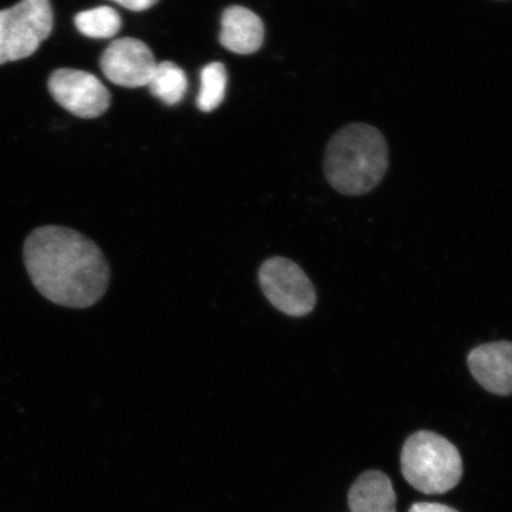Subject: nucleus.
I'll return each mask as SVG.
<instances>
[{
  "label": "nucleus",
  "instance_id": "obj_1",
  "mask_svg": "<svg viewBox=\"0 0 512 512\" xmlns=\"http://www.w3.org/2000/svg\"><path fill=\"white\" fill-rule=\"evenodd\" d=\"M23 259L31 283L51 303L88 309L105 296L111 268L94 241L76 230L43 226L24 242Z\"/></svg>",
  "mask_w": 512,
  "mask_h": 512
},
{
  "label": "nucleus",
  "instance_id": "obj_2",
  "mask_svg": "<svg viewBox=\"0 0 512 512\" xmlns=\"http://www.w3.org/2000/svg\"><path fill=\"white\" fill-rule=\"evenodd\" d=\"M388 166L387 140L374 126L347 125L326 146L325 177L342 195L368 194L382 182Z\"/></svg>",
  "mask_w": 512,
  "mask_h": 512
},
{
  "label": "nucleus",
  "instance_id": "obj_3",
  "mask_svg": "<svg viewBox=\"0 0 512 512\" xmlns=\"http://www.w3.org/2000/svg\"><path fill=\"white\" fill-rule=\"evenodd\" d=\"M401 471L415 490L440 495L456 488L463 476V462L451 441L434 432L420 431L403 445Z\"/></svg>",
  "mask_w": 512,
  "mask_h": 512
},
{
  "label": "nucleus",
  "instance_id": "obj_4",
  "mask_svg": "<svg viewBox=\"0 0 512 512\" xmlns=\"http://www.w3.org/2000/svg\"><path fill=\"white\" fill-rule=\"evenodd\" d=\"M53 24L49 0H22L14 8L0 11V64L35 54Z\"/></svg>",
  "mask_w": 512,
  "mask_h": 512
},
{
  "label": "nucleus",
  "instance_id": "obj_5",
  "mask_svg": "<svg viewBox=\"0 0 512 512\" xmlns=\"http://www.w3.org/2000/svg\"><path fill=\"white\" fill-rule=\"evenodd\" d=\"M258 279L268 302L286 316L302 318L315 310L316 288L296 262L273 256L262 262Z\"/></svg>",
  "mask_w": 512,
  "mask_h": 512
},
{
  "label": "nucleus",
  "instance_id": "obj_6",
  "mask_svg": "<svg viewBox=\"0 0 512 512\" xmlns=\"http://www.w3.org/2000/svg\"><path fill=\"white\" fill-rule=\"evenodd\" d=\"M48 87L57 104L76 117L98 118L111 105V94L104 83L83 70H56L50 75Z\"/></svg>",
  "mask_w": 512,
  "mask_h": 512
},
{
  "label": "nucleus",
  "instance_id": "obj_7",
  "mask_svg": "<svg viewBox=\"0 0 512 512\" xmlns=\"http://www.w3.org/2000/svg\"><path fill=\"white\" fill-rule=\"evenodd\" d=\"M157 64L150 48L132 37L112 42L100 60L106 78L125 88L147 87Z\"/></svg>",
  "mask_w": 512,
  "mask_h": 512
},
{
  "label": "nucleus",
  "instance_id": "obj_8",
  "mask_svg": "<svg viewBox=\"0 0 512 512\" xmlns=\"http://www.w3.org/2000/svg\"><path fill=\"white\" fill-rule=\"evenodd\" d=\"M467 366L486 392L512 395V343L501 341L479 345L467 356Z\"/></svg>",
  "mask_w": 512,
  "mask_h": 512
},
{
  "label": "nucleus",
  "instance_id": "obj_9",
  "mask_svg": "<svg viewBox=\"0 0 512 512\" xmlns=\"http://www.w3.org/2000/svg\"><path fill=\"white\" fill-rule=\"evenodd\" d=\"M265 28L259 16L243 6H230L222 15L220 42L235 54L249 55L264 43Z\"/></svg>",
  "mask_w": 512,
  "mask_h": 512
},
{
  "label": "nucleus",
  "instance_id": "obj_10",
  "mask_svg": "<svg viewBox=\"0 0 512 512\" xmlns=\"http://www.w3.org/2000/svg\"><path fill=\"white\" fill-rule=\"evenodd\" d=\"M351 512H398L392 480L381 471L362 473L348 495Z\"/></svg>",
  "mask_w": 512,
  "mask_h": 512
},
{
  "label": "nucleus",
  "instance_id": "obj_11",
  "mask_svg": "<svg viewBox=\"0 0 512 512\" xmlns=\"http://www.w3.org/2000/svg\"><path fill=\"white\" fill-rule=\"evenodd\" d=\"M147 87L164 104L172 106L184 99L188 91L187 75L174 62L158 63Z\"/></svg>",
  "mask_w": 512,
  "mask_h": 512
},
{
  "label": "nucleus",
  "instance_id": "obj_12",
  "mask_svg": "<svg viewBox=\"0 0 512 512\" xmlns=\"http://www.w3.org/2000/svg\"><path fill=\"white\" fill-rule=\"evenodd\" d=\"M76 29L91 38H111L121 28V18L110 6L82 11L75 17Z\"/></svg>",
  "mask_w": 512,
  "mask_h": 512
},
{
  "label": "nucleus",
  "instance_id": "obj_13",
  "mask_svg": "<svg viewBox=\"0 0 512 512\" xmlns=\"http://www.w3.org/2000/svg\"><path fill=\"white\" fill-rule=\"evenodd\" d=\"M227 70L220 62L209 63L201 73V89L197 106L202 112H213L222 104L227 91Z\"/></svg>",
  "mask_w": 512,
  "mask_h": 512
},
{
  "label": "nucleus",
  "instance_id": "obj_14",
  "mask_svg": "<svg viewBox=\"0 0 512 512\" xmlns=\"http://www.w3.org/2000/svg\"><path fill=\"white\" fill-rule=\"evenodd\" d=\"M123 8L131 11H145L155 6L159 0H112Z\"/></svg>",
  "mask_w": 512,
  "mask_h": 512
},
{
  "label": "nucleus",
  "instance_id": "obj_15",
  "mask_svg": "<svg viewBox=\"0 0 512 512\" xmlns=\"http://www.w3.org/2000/svg\"><path fill=\"white\" fill-rule=\"evenodd\" d=\"M409 512H458L456 509L447 507V505L440 503H415L412 505Z\"/></svg>",
  "mask_w": 512,
  "mask_h": 512
}]
</instances>
